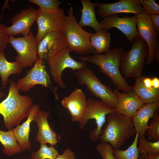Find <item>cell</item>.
<instances>
[{
    "instance_id": "1",
    "label": "cell",
    "mask_w": 159,
    "mask_h": 159,
    "mask_svg": "<svg viewBox=\"0 0 159 159\" xmlns=\"http://www.w3.org/2000/svg\"><path fill=\"white\" fill-rule=\"evenodd\" d=\"M124 52L122 47L120 45L110 49L105 54L96 53L78 58L83 62H89L97 66L100 72L110 78L118 90H121L124 92H133V87L128 84L119 69Z\"/></svg>"
},
{
    "instance_id": "2",
    "label": "cell",
    "mask_w": 159,
    "mask_h": 159,
    "mask_svg": "<svg viewBox=\"0 0 159 159\" xmlns=\"http://www.w3.org/2000/svg\"><path fill=\"white\" fill-rule=\"evenodd\" d=\"M9 92L6 99L0 103V114L3 117L4 125L8 130L19 125L28 117L33 106L32 98L20 95L14 82L10 79Z\"/></svg>"
},
{
    "instance_id": "3",
    "label": "cell",
    "mask_w": 159,
    "mask_h": 159,
    "mask_svg": "<svg viewBox=\"0 0 159 159\" xmlns=\"http://www.w3.org/2000/svg\"><path fill=\"white\" fill-rule=\"evenodd\" d=\"M107 124L102 130L99 139L108 143L114 150H119L128 139L136 133L132 118L115 111L107 114Z\"/></svg>"
},
{
    "instance_id": "4",
    "label": "cell",
    "mask_w": 159,
    "mask_h": 159,
    "mask_svg": "<svg viewBox=\"0 0 159 159\" xmlns=\"http://www.w3.org/2000/svg\"><path fill=\"white\" fill-rule=\"evenodd\" d=\"M70 52L63 35L58 43L49 52L47 60L54 81L62 89L66 87L62 77L64 69L69 68L72 70H77L86 65L85 62H79L74 59L70 56Z\"/></svg>"
},
{
    "instance_id": "5",
    "label": "cell",
    "mask_w": 159,
    "mask_h": 159,
    "mask_svg": "<svg viewBox=\"0 0 159 159\" xmlns=\"http://www.w3.org/2000/svg\"><path fill=\"white\" fill-rule=\"evenodd\" d=\"M66 16L63 33L67 45L71 52L79 54H93L96 52L91 45L90 39L92 33L84 30L77 21L74 15L73 8L70 6Z\"/></svg>"
},
{
    "instance_id": "6",
    "label": "cell",
    "mask_w": 159,
    "mask_h": 159,
    "mask_svg": "<svg viewBox=\"0 0 159 159\" xmlns=\"http://www.w3.org/2000/svg\"><path fill=\"white\" fill-rule=\"evenodd\" d=\"M130 49L124 52L121 59V71L124 77H133L135 80L142 76L145 59L149 53L147 43L140 35L138 34Z\"/></svg>"
},
{
    "instance_id": "7",
    "label": "cell",
    "mask_w": 159,
    "mask_h": 159,
    "mask_svg": "<svg viewBox=\"0 0 159 159\" xmlns=\"http://www.w3.org/2000/svg\"><path fill=\"white\" fill-rule=\"evenodd\" d=\"M74 75L79 84L85 85L88 90L100 99L105 105L115 109L117 103V97L109 87L101 82L93 71L85 67L77 70Z\"/></svg>"
},
{
    "instance_id": "8",
    "label": "cell",
    "mask_w": 159,
    "mask_h": 159,
    "mask_svg": "<svg viewBox=\"0 0 159 159\" xmlns=\"http://www.w3.org/2000/svg\"><path fill=\"white\" fill-rule=\"evenodd\" d=\"M8 43L17 52L15 61L22 68L32 67L36 61L38 43L32 32L22 37H9Z\"/></svg>"
},
{
    "instance_id": "9",
    "label": "cell",
    "mask_w": 159,
    "mask_h": 159,
    "mask_svg": "<svg viewBox=\"0 0 159 159\" xmlns=\"http://www.w3.org/2000/svg\"><path fill=\"white\" fill-rule=\"evenodd\" d=\"M115 111L114 109L109 107L101 101L90 98L87 100L85 113L79 122L80 128V129H83L88 120L94 119L97 127L91 131L89 137L91 141H97L101 133L102 126L106 122V115Z\"/></svg>"
},
{
    "instance_id": "10",
    "label": "cell",
    "mask_w": 159,
    "mask_h": 159,
    "mask_svg": "<svg viewBox=\"0 0 159 159\" xmlns=\"http://www.w3.org/2000/svg\"><path fill=\"white\" fill-rule=\"evenodd\" d=\"M36 20L38 27L35 36L37 43L47 34L57 30H63L66 23L64 10L60 8L52 12H46L39 8Z\"/></svg>"
},
{
    "instance_id": "11",
    "label": "cell",
    "mask_w": 159,
    "mask_h": 159,
    "mask_svg": "<svg viewBox=\"0 0 159 159\" xmlns=\"http://www.w3.org/2000/svg\"><path fill=\"white\" fill-rule=\"evenodd\" d=\"M151 15L144 12L136 14L138 34H140L147 43L149 53L146 60L147 64H152L155 60V52L158 41V34L152 23Z\"/></svg>"
},
{
    "instance_id": "12",
    "label": "cell",
    "mask_w": 159,
    "mask_h": 159,
    "mask_svg": "<svg viewBox=\"0 0 159 159\" xmlns=\"http://www.w3.org/2000/svg\"><path fill=\"white\" fill-rule=\"evenodd\" d=\"M16 84L18 89L24 92L29 91L38 85L48 87L51 84V79L44 60L38 58L33 67L24 77L18 79Z\"/></svg>"
},
{
    "instance_id": "13",
    "label": "cell",
    "mask_w": 159,
    "mask_h": 159,
    "mask_svg": "<svg viewBox=\"0 0 159 159\" xmlns=\"http://www.w3.org/2000/svg\"><path fill=\"white\" fill-rule=\"evenodd\" d=\"M37 14V10L30 7L21 10L13 16L11 19V25L6 27L9 37L19 34L23 36L29 34L31 27L36 21Z\"/></svg>"
},
{
    "instance_id": "14",
    "label": "cell",
    "mask_w": 159,
    "mask_h": 159,
    "mask_svg": "<svg viewBox=\"0 0 159 159\" xmlns=\"http://www.w3.org/2000/svg\"><path fill=\"white\" fill-rule=\"evenodd\" d=\"M97 7L98 14L103 18L118 13L137 14L144 11L139 0H121L113 3H98Z\"/></svg>"
},
{
    "instance_id": "15",
    "label": "cell",
    "mask_w": 159,
    "mask_h": 159,
    "mask_svg": "<svg viewBox=\"0 0 159 159\" xmlns=\"http://www.w3.org/2000/svg\"><path fill=\"white\" fill-rule=\"evenodd\" d=\"M102 25L111 29L117 28L125 35L127 40L130 42L138 34L136 14L132 17H120L117 14L107 16L100 22Z\"/></svg>"
},
{
    "instance_id": "16",
    "label": "cell",
    "mask_w": 159,
    "mask_h": 159,
    "mask_svg": "<svg viewBox=\"0 0 159 159\" xmlns=\"http://www.w3.org/2000/svg\"><path fill=\"white\" fill-rule=\"evenodd\" d=\"M62 106L69 110L73 122L80 121L85 112L87 100L86 96L80 89L76 88L62 100Z\"/></svg>"
},
{
    "instance_id": "17",
    "label": "cell",
    "mask_w": 159,
    "mask_h": 159,
    "mask_svg": "<svg viewBox=\"0 0 159 159\" xmlns=\"http://www.w3.org/2000/svg\"><path fill=\"white\" fill-rule=\"evenodd\" d=\"M112 91L117 97L115 109L118 113L132 117L144 104L134 92L122 93L117 89Z\"/></svg>"
},
{
    "instance_id": "18",
    "label": "cell",
    "mask_w": 159,
    "mask_h": 159,
    "mask_svg": "<svg viewBox=\"0 0 159 159\" xmlns=\"http://www.w3.org/2000/svg\"><path fill=\"white\" fill-rule=\"evenodd\" d=\"M159 107V100L144 104L132 117L136 132L144 134L148 127L150 118L153 117L155 111Z\"/></svg>"
},
{
    "instance_id": "19",
    "label": "cell",
    "mask_w": 159,
    "mask_h": 159,
    "mask_svg": "<svg viewBox=\"0 0 159 159\" xmlns=\"http://www.w3.org/2000/svg\"><path fill=\"white\" fill-rule=\"evenodd\" d=\"M47 112L39 110L36 115L34 121L36 122L38 127V132L36 140L38 141L48 143L53 146L57 143L55 132L50 128L48 121L49 115Z\"/></svg>"
},
{
    "instance_id": "20",
    "label": "cell",
    "mask_w": 159,
    "mask_h": 159,
    "mask_svg": "<svg viewBox=\"0 0 159 159\" xmlns=\"http://www.w3.org/2000/svg\"><path fill=\"white\" fill-rule=\"evenodd\" d=\"M82 8L80 10L81 16L78 23L81 27L88 26L93 28L97 32L102 30L107 31L111 29L102 25L98 22L95 15V8L98 2H92L90 0H80Z\"/></svg>"
},
{
    "instance_id": "21",
    "label": "cell",
    "mask_w": 159,
    "mask_h": 159,
    "mask_svg": "<svg viewBox=\"0 0 159 159\" xmlns=\"http://www.w3.org/2000/svg\"><path fill=\"white\" fill-rule=\"evenodd\" d=\"M39 110L38 105H33L27 120L21 125L16 126L13 130L16 141L24 150H28L31 148V142L29 140L30 125Z\"/></svg>"
},
{
    "instance_id": "22",
    "label": "cell",
    "mask_w": 159,
    "mask_h": 159,
    "mask_svg": "<svg viewBox=\"0 0 159 159\" xmlns=\"http://www.w3.org/2000/svg\"><path fill=\"white\" fill-rule=\"evenodd\" d=\"M63 30H57L49 33L38 43V58L47 60L50 51L58 43L63 36Z\"/></svg>"
},
{
    "instance_id": "23",
    "label": "cell",
    "mask_w": 159,
    "mask_h": 159,
    "mask_svg": "<svg viewBox=\"0 0 159 159\" xmlns=\"http://www.w3.org/2000/svg\"><path fill=\"white\" fill-rule=\"evenodd\" d=\"M143 76L135 80L134 92L144 103H149L159 100V88L146 87L143 82Z\"/></svg>"
},
{
    "instance_id": "24",
    "label": "cell",
    "mask_w": 159,
    "mask_h": 159,
    "mask_svg": "<svg viewBox=\"0 0 159 159\" xmlns=\"http://www.w3.org/2000/svg\"><path fill=\"white\" fill-rule=\"evenodd\" d=\"M22 69V67L16 61L9 62L6 60L4 53L0 54V76L1 84L3 88L6 86L10 75L19 74Z\"/></svg>"
},
{
    "instance_id": "25",
    "label": "cell",
    "mask_w": 159,
    "mask_h": 159,
    "mask_svg": "<svg viewBox=\"0 0 159 159\" xmlns=\"http://www.w3.org/2000/svg\"><path fill=\"white\" fill-rule=\"evenodd\" d=\"M0 142L3 146L2 152L11 156L24 151L17 142L13 130L4 131L0 130Z\"/></svg>"
},
{
    "instance_id": "26",
    "label": "cell",
    "mask_w": 159,
    "mask_h": 159,
    "mask_svg": "<svg viewBox=\"0 0 159 159\" xmlns=\"http://www.w3.org/2000/svg\"><path fill=\"white\" fill-rule=\"evenodd\" d=\"M91 45L97 53L108 52L110 49L111 39L110 34L102 30L92 34L90 39Z\"/></svg>"
},
{
    "instance_id": "27",
    "label": "cell",
    "mask_w": 159,
    "mask_h": 159,
    "mask_svg": "<svg viewBox=\"0 0 159 159\" xmlns=\"http://www.w3.org/2000/svg\"><path fill=\"white\" fill-rule=\"evenodd\" d=\"M139 134L136 132L132 144L126 150H113L115 159H138L139 152L138 148Z\"/></svg>"
},
{
    "instance_id": "28",
    "label": "cell",
    "mask_w": 159,
    "mask_h": 159,
    "mask_svg": "<svg viewBox=\"0 0 159 159\" xmlns=\"http://www.w3.org/2000/svg\"><path fill=\"white\" fill-rule=\"evenodd\" d=\"M138 142V148L141 154L146 153L151 155H159V140L150 142L145 138L144 134H139Z\"/></svg>"
},
{
    "instance_id": "29",
    "label": "cell",
    "mask_w": 159,
    "mask_h": 159,
    "mask_svg": "<svg viewBox=\"0 0 159 159\" xmlns=\"http://www.w3.org/2000/svg\"><path fill=\"white\" fill-rule=\"evenodd\" d=\"M39 149L32 153L31 159H55L59 154L53 146L48 147L46 143H40Z\"/></svg>"
},
{
    "instance_id": "30",
    "label": "cell",
    "mask_w": 159,
    "mask_h": 159,
    "mask_svg": "<svg viewBox=\"0 0 159 159\" xmlns=\"http://www.w3.org/2000/svg\"><path fill=\"white\" fill-rule=\"evenodd\" d=\"M29 2L39 6L42 10L46 12H52L58 10L59 6L63 2L58 0H29Z\"/></svg>"
},
{
    "instance_id": "31",
    "label": "cell",
    "mask_w": 159,
    "mask_h": 159,
    "mask_svg": "<svg viewBox=\"0 0 159 159\" xmlns=\"http://www.w3.org/2000/svg\"><path fill=\"white\" fill-rule=\"evenodd\" d=\"M148 139L159 140V112L158 109L155 112L153 118L147 129Z\"/></svg>"
},
{
    "instance_id": "32",
    "label": "cell",
    "mask_w": 159,
    "mask_h": 159,
    "mask_svg": "<svg viewBox=\"0 0 159 159\" xmlns=\"http://www.w3.org/2000/svg\"><path fill=\"white\" fill-rule=\"evenodd\" d=\"M96 148L103 159H115L114 149L109 143L101 142L97 145Z\"/></svg>"
},
{
    "instance_id": "33",
    "label": "cell",
    "mask_w": 159,
    "mask_h": 159,
    "mask_svg": "<svg viewBox=\"0 0 159 159\" xmlns=\"http://www.w3.org/2000/svg\"><path fill=\"white\" fill-rule=\"evenodd\" d=\"M144 11L150 15H159V5L155 0H139Z\"/></svg>"
},
{
    "instance_id": "34",
    "label": "cell",
    "mask_w": 159,
    "mask_h": 159,
    "mask_svg": "<svg viewBox=\"0 0 159 159\" xmlns=\"http://www.w3.org/2000/svg\"><path fill=\"white\" fill-rule=\"evenodd\" d=\"M6 26L0 22V54L4 53L8 43L9 37L7 34Z\"/></svg>"
},
{
    "instance_id": "35",
    "label": "cell",
    "mask_w": 159,
    "mask_h": 159,
    "mask_svg": "<svg viewBox=\"0 0 159 159\" xmlns=\"http://www.w3.org/2000/svg\"><path fill=\"white\" fill-rule=\"evenodd\" d=\"M75 153L69 148H67L62 154H58L55 159H75Z\"/></svg>"
},
{
    "instance_id": "36",
    "label": "cell",
    "mask_w": 159,
    "mask_h": 159,
    "mask_svg": "<svg viewBox=\"0 0 159 159\" xmlns=\"http://www.w3.org/2000/svg\"><path fill=\"white\" fill-rule=\"evenodd\" d=\"M150 18L153 24L157 33H159V15H151Z\"/></svg>"
},
{
    "instance_id": "37",
    "label": "cell",
    "mask_w": 159,
    "mask_h": 159,
    "mask_svg": "<svg viewBox=\"0 0 159 159\" xmlns=\"http://www.w3.org/2000/svg\"><path fill=\"white\" fill-rule=\"evenodd\" d=\"M143 82L144 85L148 88H151L152 87V79L145 76H143Z\"/></svg>"
},
{
    "instance_id": "38",
    "label": "cell",
    "mask_w": 159,
    "mask_h": 159,
    "mask_svg": "<svg viewBox=\"0 0 159 159\" xmlns=\"http://www.w3.org/2000/svg\"><path fill=\"white\" fill-rule=\"evenodd\" d=\"M140 157L145 159H159V155H148L146 153H144L141 154Z\"/></svg>"
},
{
    "instance_id": "39",
    "label": "cell",
    "mask_w": 159,
    "mask_h": 159,
    "mask_svg": "<svg viewBox=\"0 0 159 159\" xmlns=\"http://www.w3.org/2000/svg\"><path fill=\"white\" fill-rule=\"evenodd\" d=\"M152 86L156 88H159V79L157 77L152 79Z\"/></svg>"
},
{
    "instance_id": "40",
    "label": "cell",
    "mask_w": 159,
    "mask_h": 159,
    "mask_svg": "<svg viewBox=\"0 0 159 159\" xmlns=\"http://www.w3.org/2000/svg\"><path fill=\"white\" fill-rule=\"evenodd\" d=\"M155 59L158 63L159 62V41H158L155 52Z\"/></svg>"
},
{
    "instance_id": "41",
    "label": "cell",
    "mask_w": 159,
    "mask_h": 159,
    "mask_svg": "<svg viewBox=\"0 0 159 159\" xmlns=\"http://www.w3.org/2000/svg\"><path fill=\"white\" fill-rule=\"evenodd\" d=\"M4 95V93L2 92H0V99L3 98Z\"/></svg>"
},
{
    "instance_id": "42",
    "label": "cell",
    "mask_w": 159,
    "mask_h": 159,
    "mask_svg": "<svg viewBox=\"0 0 159 159\" xmlns=\"http://www.w3.org/2000/svg\"><path fill=\"white\" fill-rule=\"evenodd\" d=\"M138 159H145L142 157H140L139 158H138Z\"/></svg>"
}]
</instances>
